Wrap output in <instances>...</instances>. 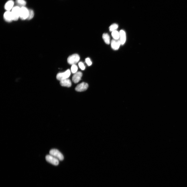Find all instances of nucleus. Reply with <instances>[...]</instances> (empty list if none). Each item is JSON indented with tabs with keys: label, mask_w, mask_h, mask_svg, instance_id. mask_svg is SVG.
<instances>
[{
	"label": "nucleus",
	"mask_w": 187,
	"mask_h": 187,
	"mask_svg": "<svg viewBox=\"0 0 187 187\" xmlns=\"http://www.w3.org/2000/svg\"><path fill=\"white\" fill-rule=\"evenodd\" d=\"M50 155L57 159L60 161H62L64 159V157L62 154L58 150L53 149L49 151Z\"/></svg>",
	"instance_id": "f257e3e1"
},
{
	"label": "nucleus",
	"mask_w": 187,
	"mask_h": 187,
	"mask_svg": "<svg viewBox=\"0 0 187 187\" xmlns=\"http://www.w3.org/2000/svg\"><path fill=\"white\" fill-rule=\"evenodd\" d=\"M5 20L8 22H10L13 20L11 12L7 11L4 14Z\"/></svg>",
	"instance_id": "9d476101"
},
{
	"label": "nucleus",
	"mask_w": 187,
	"mask_h": 187,
	"mask_svg": "<svg viewBox=\"0 0 187 187\" xmlns=\"http://www.w3.org/2000/svg\"><path fill=\"white\" fill-rule=\"evenodd\" d=\"M46 159L47 162L55 166H57L59 163L58 159L50 155L46 156Z\"/></svg>",
	"instance_id": "423d86ee"
},
{
	"label": "nucleus",
	"mask_w": 187,
	"mask_h": 187,
	"mask_svg": "<svg viewBox=\"0 0 187 187\" xmlns=\"http://www.w3.org/2000/svg\"><path fill=\"white\" fill-rule=\"evenodd\" d=\"M14 4V2L12 0H10L6 4L5 8L7 11H9L13 8Z\"/></svg>",
	"instance_id": "ddd939ff"
},
{
	"label": "nucleus",
	"mask_w": 187,
	"mask_h": 187,
	"mask_svg": "<svg viewBox=\"0 0 187 187\" xmlns=\"http://www.w3.org/2000/svg\"><path fill=\"white\" fill-rule=\"evenodd\" d=\"M71 74L70 70H68L64 72L58 73L57 75V79L60 81L68 79L69 77Z\"/></svg>",
	"instance_id": "f03ea898"
},
{
	"label": "nucleus",
	"mask_w": 187,
	"mask_h": 187,
	"mask_svg": "<svg viewBox=\"0 0 187 187\" xmlns=\"http://www.w3.org/2000/svg\"><path fill=\"white\" fill-rule=\"evenodd\" d=\"M82 76V74L81 72H77L72 77L73 81L75 83H78L81 80Z\"/></svg>",
	"instance_id": "6e6552de"
},
{
	"label": "nucleus",
	"mask_w": 187,
	"mask_h": 187,
	"mask_svg": "<svg viewBox=\"0 0 187 187\" xmlns=\"http://www.w3.org/2000/svg\"><path fill=\"white\" fill-rule=\"evenodd\" d=\"M86 62L87 64L89 66L91 65L92 64V62L90 58H87L86 59Z\"/></svg>",
	"instance_id": "412c9836"
},
{
	"label": "nucleus",
	"mask_w": 187,
	"mask_h": 187,
	"mask_svg": "<svg viewBox=\"0 0 187 187\" xmlns=\"http://www.w3.org/2000/svg\"><path fill=\"white\" fill-rule=\"evenodd\" d=\"M80 59V57L79 55L77 54H74L69 57L67 59V62L69 64L73 65L77 63Z\"/></svg>",
	"instance_id": "7ed1b4c3"
},
{
	"label": "nucleus",
	"mask_w": 187,
	"mask_h": 187,
	"mask_svg": "<svg viewBox=\"0 0 187 187\" xmlns=\"http://www.w3.org/2000/svg\"><path fill=\"white\" fill-rule=\"evenodd\" d=\"M103 38L106 43L109 44L110 43V37L107 33H104L103 35Z\"/></svg>",
	"instance_id": "2eb2a0df"
},
{
	"label": "nucleus",
	"mask_w": 187,
	"mask_h": 187,
	"mask_svg": "<svg viewBox=\"0 0 187 187\" xmlns=\"http://www.w3.org/2000/svg\"><path fill=\"white\" fill-rule=\"evenodd\" d=\"M89 87L87 83L82 82L77 86L75 88V90L78 92H81L86 91Z\"/></svg>",
	"instance_id": "0eeeda50"
},
{
	"label": "nucleus",
	"mask_w": 187,
	"mask_h": 187,
	"mask_svg": "<svg viewBox=\"0 0 187 187\" xmlns=\"http://www.w3.org/2000/svg\"><path fill=\"white\" fill-rule=\"evenodd\" d=\"M21 8L16 6L14 7L12 9L11 12L13 20V21L18 20L20 17V14Z\"/></svg>",
	"instance_id": "20e7f679"
},
{
	"label": "nucleus",
	"mask_w": 187,
	"mask_h": 187,
	"mask_svg": "<svg viewBox=\"0 0 187 187\" xmlns=\"http://www.w3.org/2000/svg\"><path fill=\"white\" fill-rule=\"evenodd\" d=\"M29 15V10L24 7L20 8L19 18L22 20L27 19Z\"/></svg>",
	"instance_id": "39448f33"
},
{
	"label": "nucleus",
	"mask_w": 187,
	"mask_h": 187,
	"mask_svg": "<svg viewBox=\"0 0 187 187\" xmlns=\"http://www.w3.org/2000/svg\"><path fill=\"white\" fill-rule=\"evenodd\" d=\"M112 35L114 39L118 40L120 38V33L115 30L112 32Z\"/></svg>",
	"instance_id": "dca6fc26"
},
{
	"label": "nucleus",
	"mask_w": 187,
	"mask_h": 187,
	"mask_svg": "<svg viewBox=\"0 0 187 187\" xmlns=\"http://www.w3.org/2000/svg\"><path fill=\"white\" fill-rule=\"evenodd\" d=\"M60 81V84L62 86L70 87L71 86V82L70 80L68 79H64Z\"/></svg>",
	"instance_id": "f8f14e48"
},
{
	"label": "nucleus",
	"mask_w": 187,
	"mask_h": 187,
	"mask_svg": "<svg viewBox=\"0 0 187 187\" xmlns=\"http://www.w3.org/2000/svg\"><path fill=\"white\" fill-rule=\"evenodd\" d=\"M79 65L80 68L82 70L85 69V67L84 63L82 62H80L79 63Z\"/></svg>",
	"instance_id": "aec40b11"
},
{
	"label": "nucleus",
	"mask_w": 187,
	"mask_h": 187,
	"mask_svg": "<svg viewBox=\"0 0 187 187\" xmlns=\"http://www.w3.org/2000/svg\"><path fill=\"white\" fill-rule=\"evenodd\" d=\"M34 13L32 9L29 10V15L27 19L29 20L33 18Z\"/></svg>",
	"instance_id": "f3484780"
},
{
	"label": "nucleus",
	"mask_w": 187,
	"mask_h": 187,
	"mask_svg": "<svg viewBox=\"0 0 187 187\" xmlns=\"http://www.w3.org/2000/svg\"><path fill=\"white\" fill-rule=\"evenodd\" d=\"M15 3L17 6L20 8L24 7L26 4V2L24 0H16Z\"/></svg>",
	"instance_id": "4468645a"
},
{
	"label": "nucleus",
	"mask_w": 187,
	"mask_h": 187,
	"mask_svg": "<svg viewBox=\"0 0 187 187\" xmlns=\"http://www.w3.org/2000/svg\"><path fill=\"white\" fill-rule=\"evenodd\" d=\"M118 26L116 24H114L110 26L109 27V29L110 31H113L116 30L118 28Z\"/></svg>",
	"instance_id": "a211bd4d"
},
{
	"label": "nucleus",
	"mask_w": 187,
	"mask_h": 187,
	"mask_svg": "<svg viewBox=\"0 0 187 187\" xmlns=\"http://www.w3.org/2000/svg\"><path fill=\"white\" fill-rule=\"evenodd\" d=\"M78 67L75 64L72 65L71 68L72 72L73 74H75L77 71Z\"/></svg>",
	"instance_id": "6ab92c4d"
},
{
	"label": "nucleus",
	"mask_w": 187,
	"mask_h": 187,
	"mask_svg": "<svg viewBox=\"0 0 187 187\" xmlns=\"http://www.w3.org/2000/svg\"><path fill=\"white\" fill-rule=\"evenodd\" d=\"M121 45V43L119 39H114L112 40L111 41V47L114 50H118Z\"/></svg>",
	"instance_id": "1a4fd4ad"
},
{
	"label": "nucleus",
	"mask_w": 187,
	"mask_h": 187,
	"mask_svg": "<svg viewBox=\"0 0 187 187\" xmlns=\"http://www.w3.org/2000/svg\"><path fill=\"white\" fill-rule=\"evenodd\" d=\"M120 41L122 45H123L125 43L126 40V34L125 32L123 30H121L120 32Z\"/></svg>",
	"instance_id": "9b49d317"
}]
</instances>
